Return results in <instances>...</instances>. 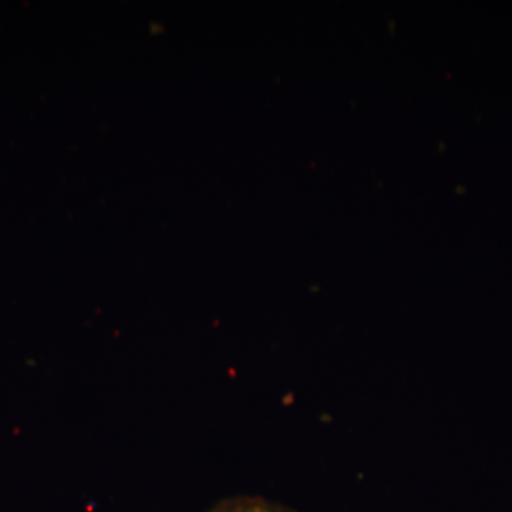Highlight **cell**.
<instances>
[{
  "label": "cell",
  "instance_id": "cell-1",
  "mask_svg": "<svg viewBox=\"0 0 512 512\" xmlns=\"http://www.w3.org/2000/svg\"><path fill=\"white\" fill-rule=\"evenodd\" d=\"M210 512H298L288 505L266 500L264 497H239L227 498L215 505Z\"/></svg>",
  "mask_w": 512,
  "mask_h": 512
}]
</instances>
